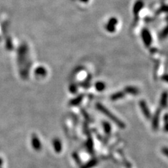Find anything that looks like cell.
<instances>
[{
    "mask_svg": "<svg viewBox=\"0 0 168 168\" xmlns=\"http://www.w3.org/2000/svg\"><path fill=\"white\" fill-rule=\"evenodd\" d=\"M124 92H122V91H120V92H117L116 93L113 94L111 97V100H113V101H116V100H119V99L123 98L124 97Z\"/></svg>",
    "mask_w": 168,
    "mask_h": 168,
    "instance_id": "cell-5",
    "label": "cell"
},
{
    "mask_svg": "<svg viewBox=\"0 0 168 168\" xmlns=\"http://www.w3.org/2000/svg\"><path fill=\"white\" fill-rule=\"evenodd\" d=\"M82 99H83L82 95H81V96H78L75 99L72 100L71 101V102H70V104H71V105H73V106H76V105H78V104H80L81 102V101H82Z\"/></svg>",
    "mask_w": 168,
    "mask_h": 168,
    "instance_id": "cell-9",
    "label": "cell"
},
{
    "mask_svg": "<svg viewBox=\"0 0 168 168\" xmlns=\"http://www.w3.org/2000/svg\"><path fill=\"white\" fill-rule=\"evenodd\" d=\"M162 80L168 83V74H165L164 75V76H162Z\"/></svg>",
    "mask_w": 168,
    "mask_h": 168,
    "instance_id": "cell-15",
    "label": "cell"
},
{
    "mask_svg": "<svg viewBox=\"0 0 168 168\" xmlns=\"http://www.w3.org/2000/svg\"><path fill=\"white\" fill-rule=\"evenodd\" d=\"M168 103V93L167 92H164L162 94V96L160 101V106L162 108H165L167 106Z\"/></svg>",
    "mask_w": 168,
    "mask_h": 168,
    "instance_id": "cell-3",
    "label": "cell"
},
{
    "mask_svg": "<svg viewBox=\"0 0 168 168\" xmlns=\"http://www.w3.org/2000/svg\"><path fill=\"white\" fill-rule=\"evenodd\" d=\"M125 92H128V93L132 94V95H137V94L139 93V90L138 89L135 87H133V86H128L125 89Z\"/></svg>",
    "mask_w": 168,
    "mask_h": 168,
    "instance_id": "cell-7",
    "label": "cell"
},
{
    "mask_svg": "<svg viewBox=\"0 0 168 168\" xmlns=\"http://www.w3.org/2000/svg\"><path fill=\"white\" fill-rule=\"evenodd\" d=\"M55 147H56V150L58 151H60L61 149V144L59 141H56V143L54 144Z\"/></svg>",
    "mask_w": 168,
    "mask_h": 168,
    "instance_id": "cell-12",
    "label": "cell"
},
{
    "mask_svg": "<svg viewBox=\"0 0 168 168\" xmlns=\"http://www.w3.org/2000/svg\"><path fill=\"white\" fill-rule=\"evenodd\" d=\"M162 151H163V153H164L165 155H166V156L168 157V148H163L162 149Z\"/></svg>",
    "mask_w": 168,
    "mask_h": 168,
    "instance_id": "cell-14",
    "label": "cell"
},
{
    "mask_svg": "<svg viewBox=\"0 0 168 168\" xmlns=\"http://www.w3.org/2000/svg\"><path fill=\"white\" fill-rule=\"evenodd\" d=\"M103 128H104V130L105 133H106V134H109L110 133H111V125L109 123H107V122H103Z\"/></svg>",
    "mask_w": 168,
    "mask_h": 168,
    "instance_id": "cell-10",
    "label": "cell"
},
{
    "mask_svg": "<svg viewBox=\"0 0 168 168\" xmlns=\"http://www.w3.org/2000/svg\"><path fill=\"white\" fill-rule=\"evenodd\" d=\"M76 89H77V88H76V86H75L74 84H73L71 87H70V91H71L72 92H73V93H75V92H76Z\"/></svg>",
    "mask_w": 168,
    "mask_h": 168,
    "instance_id": "cell-13",
    "label": "cell"
},
{
    "mask_svg": "<svg viewBox=\"0 0 168 168\" xmlns=\"http://www.w3.org/2000/svg\"><path fill=\"white\" fill-rule=\"evenodd\" d=\"M164 122H165V130L168 132V114H165L164 116Z\"/></svg>",
    "mask_w": 168,
    "mask_h": 168,
    "instance_id": "cell-11",
    "label": "cell"
},
{
    "mask_svg": "<svg viewBox=\"0 0 168 168\" xmlns=\"http://www.w3.org/2000/svg\"><path fill=\"white\" fill-rule=\"evenodd\" d=\"M139 106H140L141 110H142L143 114L144 115V116L147 118V119H149L151 117V114L150 111H149V109L147 106V103L144 101V100H142V101L139 102Z\"/></svg>",
    "mask_w": 168,
    "mask_h": 168,
    "instance_id": "cell-2",
    "label": "cell"
},
{
    "mask_svg": "<svg viewBox=\"0 0 168 168\" xmlns=\"http://www.w3.org/2000/svg\"><path fill=\"white\" fill-rule=\"evenodd\" d=\"M97 161L96 159H92L91 161H88L87 163L83 165L81 168H92L95 167V165H97Z\"/></svg>",
    "mask_w": 168,
    "mask_h": 168,
    "instance_id": "cell-6",
    "label": "cell"
},
{
    "mask_svg": "<svg viewBox=\"0 0 168 168\" xmlns=\"http://www.w3.org/2000/svg\"><path fill=\"white\" fill-rule=\"evenodd\" d=\"M159 116L160 110H158L153 118V120H152V127H153V130L158 129V124H159Z\"/></svg>",
    "mask_w": 168,
    "mask_h": 168,
    "instance_id": "cell-4",
    "label": "cell"
},
{
    "mask_svg": "<svg viewBox=\"0 0 168 168\" xmlns=\"http://www.w3.org/2000/svg\"><path fill=\"white\" fill-rule=\"evenodd\" d=\"M96 107H97V109L99 110V111H101V112L102 113V114H104L105 116H106L109 117V119H111V120H113L114 123L116 124L118 126H119L120 128H125V124H124L123 122L121 121V120H119V119L116 116H114V114H112V113L110 112L109 110H108L107 109H106V108H105L102 104H100V103H97L96 104Z\"/></svg>",
    "mask_w": 168,
    "mask_h": 168,
    "instance_id": "cell-1",
    "label": "cell"
},
{
    "mask_svg": "<svg viewBox=\"0 0 168 168\" xmlns=\"http://www.w3.org/2000/svg\"><path fill=\"white\" fill-rule=\"evenodd\" d=\"M95 88L97 89V91H103L106 88V85L104 84V83L102 82V81H98L95 84Z\"/></svg>",
    "mask_w": 168,
    "mask_h": 168,
    "instance_id": "cell-8",
    "label": "cell"
}]
</instances>
